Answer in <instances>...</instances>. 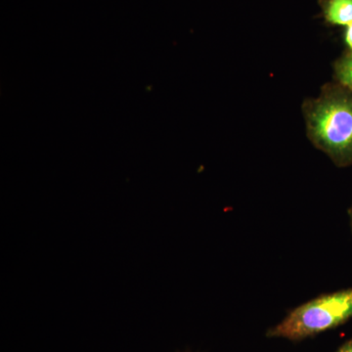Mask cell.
I'll return each instance as SVG.
<instances>
[{"label": "cell", "instance_id": "obj_1", "mask_svg": "<svg viewBox=\"0 0 352 352\" xmlns=\"http://www.w3.org/2000/svg\"><path fill=\"white\" fill-rule=\"evenodd\" d=\"M307 136L340 168L352 164V92L338 82L327 83L316 98L302 104Z\"/></svg>", "mask_w": 352, "mask_h": 352}, {"label": "cell", "instance_id": "obj_2", "mask_svg": "<svg viewBox=\"0 0 352 352\" xmlns=\"http://www.w3.org/2000/svg\"><path fill=\"white\" fill-rule=\"evenodd\" d=\"M352 318V288L324 294L298 305L275 325L266 337L300 342L333 330Z\"/></svg>", "mask_w": 352, "mask_h": 352}, {"label": "cell", "instance_id": "obj_3", "mask_svg": "<svg viewBox=\"0 0 352 352\" xmlns=\"http://www.w3.org/2000/svg\"><path fill=\"white\" fill-rule=\"evenodd\" d=\"M319 3L328 24L342 27L352 24V0H320Z\"/></svg>", "mask_w": 352, "mask_h": 352}, {"label": "cell", "instance_id": "obj_4", "mask_svg": "<svg viewBox=\"0 0 352 352\" xmlns=\"http://www.w3.org/2000/svg\"><path fill=\"white\" fill-rule=\"evenodd\" d=\"M333 78L335 82L352 92V55L351 53L342 55L333 63Z\"/></svg>", "mask_w": 352, "mask_h": 352}, {"label": "cell", "instance_id": "obj_5", "mask_svg": "<svg viewBox=\"0 0 352 352\" xmlns=\"http://www.w3.org/2000/svg\"><path fill=\"white\" fill-rule=\"evenodd\" d=\"M344 43H346L347 48H349V53L352 55V24L346 27L344 31Z\"/></svg>", "mask_w": 352, "mask_h": 352}, {"label": "cell", "instance_id": "obj_6", "mask_svg": "<svg viewBox=\"0 0 352 352\" xmlns=\"http://www.w3.org/2000/svg\"><path fill=\"white\" fill-rule=\"evenodd\" d=\"M336 352H352V339L344 342Z\"/></svg>", "mask_w": 352, "mask_h": 352}, {"label": "cell", "instance_id": "obj_7", "mask_svg": "<svg viewBox=\"0 0 352 352\" xmlns=\"http://www.w3.org/2000/svg\"><path fill=\"white\" fill-rule=\"evenodd\" d=\"M349 221H351V232H352V206L351 208L349 210Z\"/></svg>", "mask_w": 352, "mask_h": 352}]
</instances>
